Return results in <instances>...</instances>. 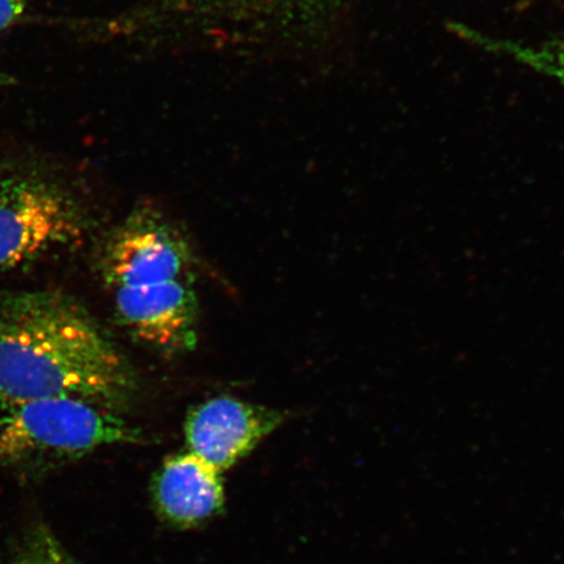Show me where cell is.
<instances>
[{
	"instance_id": "1",
	"label": "cell",
	"mask_w": 564,
	"mask_h": 564,
	"mask_svg": "<svg viewBox=\"0 0 564 564\" xmlns=\"http://www.w3.org/2000/svg\"><path fill=\"white\" fill-rule=\"evenodd\" d=\"M139 378L79 302L52 291H0V398L7 406L68 397L124 413Z\"/></svg>"
},
{
	"instance_id": "2",
	"label": "cell",
	"mask_w": 564,
	"mask_h": 564,
	"mask_svg": "<svg viewBox=\"0 0 564 564\" xmlns=\"http://www.w3.org/2000/svg\"><path fill=\"white\" fill-rule=\"evenodd\" d=\"M97 265L127 335L165 355L195 349L194 252L164 212L150 204L133 208L105 236Z\"/></svg>"
},
{
	"instance_id": "3",
	"label": "cell",
	"mask_w": 564,
	"mask_h": 564,
	"mask_svg": "<svg viewBox=\"0 0 564 564\" xmlns=\"http://www.w3.org/2000/svg\"><path fill=\"white\" fill-rule=\"evenodd\" d=\"M143 441L140 429L121 413L68 397L10 405L0 421V460L9 464L63 460Z\"/></svg>"
},
{
	"instance_id": "4",
	"label": "cell",
	"mask_w": 564,
	"mask_h": 564,
	"mask_svg": "<svg viewBox=\"0 0 564 564\" xmlns=\"http://www.w3.org/2000/svg\"><path fill=\"white\" fill-rule=\"evenodd\" d=\"M88 220L82 203L51 176L37 172L0 176V273L80 241Z\"/></svg>"
},
{
	"instance_id": "5",
	"label": "cell",
	"mask_w": 564,
	"mask_h": 564,
	"mask_svg": "<svg viewBox=\"0 0 564 564\" xmlns=\"http://www.w3.org/2000/svg\"><path fill=\"white\" fill-rule=\"evenodd\" d=\"M286 420V413L231 397H216L189 409L187 449L224 474L249 455Z\"/></svg>"
},
{
	"instance_id": "6",
	"label": "cell",
	"mask_w": 564,
	"mask_h": 564,
	"mask_svg": "<svg viewBox=\"0 0 564 564\" xmlns=\"http://www.w3.org/2000/svg\"><path fill=\"white\" fill-rule=\"evenodd\" d=\"M154 496L159 510L178 525H194L223 509V474L192 451L169 457L162 465Z\"/></svg>"
},
{
	"instance_id": "7",
	"label": "cell",
	"mask_w": 564,
	"mask_h": 564,
	"mask_svg": "<svg viewBox=\"0 0 564 564\" xmlns=\"http://www.w3.org/2000/svg\"><path fill=\"white\" fill-rule=\"evenodd\" d=\"M448 31L484 51L509 56L564 87V35L540 42L497 37L463 23H449Z\"/></svg>"
},
{
	"instance_id": "8",
	"label": "cell",
	"mask_w": 564,
	"mask_h": 564,
	"mask_svg": "<svg viewBox=\"0 0 564 564\" xmlns=\"http://www.w3.org/2000/svg\"><path fill=\"white\" fill-rule=\"evenodd\" d=\"M10 564H77L51 534L40 533Z\"/></svg>"
},
{
	"instance_id": "9",
	"label": "cell",
	"mask_w": 564,
	"mask_h": 564,
	"mask_svg": "<svg viewBox=\"0 0 564 564\" xmlns=\"http://www.w3.org/2000/svg\"><path fill=\"white\" fill-rule=\"evenodd\" d=\"M25 6L26 0H0V32L23 15Z\"/></svg>"
},
{
	"instance_id": "10",
	"label": "cell",
	"mask_w": 564,
	"mask_h": 564,
	"mask_svg": "<svg viewBox=\"0 0 564 564\" xmlns=\"http://www.w3.org/2000/svg\"><path fill=\"white\" fill-rule=\"evenodd\" d=\"M317 12L322 13H335L338 6L341 4L343 0H301Z\"/></svg>"
},
{
	"instance_id": "11",
	"label": "cell",
	"mask_w": 564,
	"mask_h": 564,
	"mask_svg": "<svg viewBox=\"0 0 564 564\" xmlns=\"http://www.w3.org/2000/svg\"><path fill=\"white\" fill-rule=\"evenodd\" d=\"M11 79L9 76H6L4 74H0V86H3L6 83H10Z\"/></svg>"
},
{
	"instance_id": "12",
	"label": "cell",
	"mask_w": 564,
	"mask_h": 564,
	"mask_svg": "<svg viewBox=\"0 0 564 564\" xmlns=\"http://www.w3.org/2000/svg\"><path fill=\"white\" fill-rule=\"evenodd\" d=\"M4 405H6V404L3 403L2 398H0V421H2V417H3V414H4V413H3V406H4Z\"/></svg>"
}]
</instances>
